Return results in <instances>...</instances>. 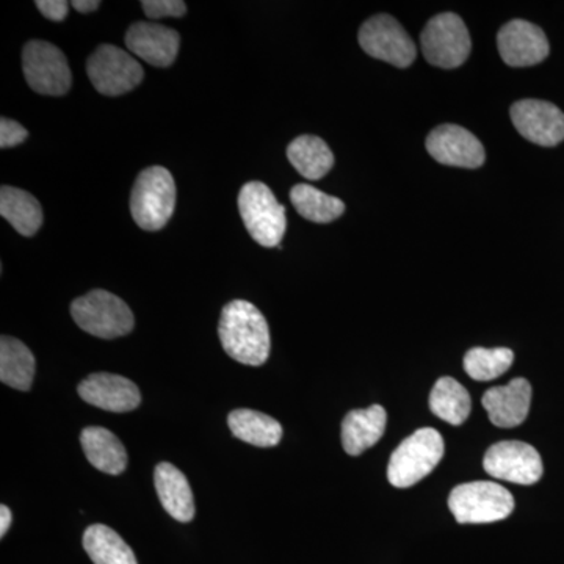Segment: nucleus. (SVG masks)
I'll return each mask as SVG.
<instances>
[{
  "instance_id": "nucleus-1",
  "label": "nucleus",
  "mask_w": 564,
  "mask_h": 564,
  "mask_svg": "<svg viewBox=\"0 0 564 564\" xmlns=\"http://www.w3.org/2000/svg\"><path fill=\"white\" fill-rule=\"evenodd\" d=\"M218 336L234 361L258 367L269 359L272 348L269 323L250 302L234 300L223 307Z\"/></svg>"
},
{
  "instance_id": "nucleus-2",
  "label": "nucleus",
  "mask_w": 564,
  "mask_h": 564,
  "mask_svg": "<svg viewBox=\"0 0 564 564\" xmlns=\"http://www.w3.org/2000/svg\"><path fill=\"white\" fill-rule=\"evenodd\" d=\"M176 207V184L163 166H150L137 177L131 193L133 220L144 231H161Z\"/></svg>"
},
{
  "instance_id": "nucleus-3",
  "label": "nucleus",
  "mask_w": 564,
  "mask_h": 564,
  "mask_svg": "<svg viewBox=\"0 0 564 564\" xmlns=\"http://www.w3.org/2000/svg\"><path fill=\"white\" fill-rule=\"evenodd\" d=\"M70 315L80 329L99 339H117L133 329L131 307L107 291H91L70 304Z\"/></svg>"
},
{
  "instance_id": "nucleus-4",
  "label": "nucleus",
  "mask_w": 564,
  "mask_h": 564,
  "mask_svg": "<svg viewBox=\"0 0 564 564\" xmlns=\"http://www.w3.org/2000/svg\"><path fill=\"white\" fill-rule=\"evenodd\" d=\"M448 508L459 524H491L513 513L514 499L508 489L494 481H473L456 486Z\"/></svg>"
},
{
  "instance_id": "nucleus-5",
  "label": "nucleus",
  "mask_w": 564,
  "mask_h": 564,
  "mask_svg": "<svg viewBox=\"0 0 564 564\" xmlns=\"http://www.w3.org/2000/svg\"><path fill=\"white\" fill-rule=\"evenodd\" d=\"M444 456V440L434 429H421L393 451L388 466L389 484L411 488L432 473Z\"/></svg>"
},
{
  "instance_id": "nucleus-6",
  "label": "nucleus",
  "mask_w": 564,
  "mask_h": 564,
  "mask_svg": "<svg viewBox=\"0 0 564 564\" xmlns=\"http://www.w3.org/2000/svg\"><path fill=\"white\" fill-rule=\"evenodd\" d=\"M239 210L245 228L261 247H280L288 220L285 207L278 203L273 192L263 182L245 184L239 193Z\"/></svg>"
},
{
  "instance_id": "nucleus-7",
  "label": "nucleus",
  "mask_w": 564,
  "mask_h": 564,
  "mask_svg": "<svg viewBox=\"0 0 564 564\" xmlns=\"http://www.w3.org/2000/svg\"><path fill=\"white\" fill-rule=\"evenodd\" d=\"M421 41L426 62L437 68H458L473 50L466 24L454 13L437 14L430 20L423 29Z\"/></svg>"
},
{
  "instance_id": "nucleus-8",
  "label": "nucleus",
  "mask_w": 564,
  "mask_h": 564,
  "mask_svg": "<svg viewBox=\"0 0 564 564\" xmlns=\"http://www.w3.org/2000/svg\"><path fill=\"white\" fill-rule=\"evenodd\" d=\"M22 70L33 91L44 96H63L73 85L65 54L47 41H29L22 51Z\"/></svg>"
},
{
  "instance_id": "nucleus-9",
  "label": "nucleus",
  "mask_w": 564,
  "mask_h": 564,
  "mask_svg": "<svg viewBox=\"0 0 564 564\" xmlns=\"http://www.w3.org/2000/svg\"><path fill=\"white\" fill-rule=\"evenodd\" d=\"M87 73L93 87L104 96L126 95L139 87L144 77L135 57L113 44H102L93 52Z\"/></svg>"
},
{
  "instance_id": "nucleus-10",
  "label": "nucleus",
  "mask_w": 564,
  "mask_h": 564,
  "mask_svg": "<svg viewBox=\"0 0 564 564\" xmlns=\"http://www.w3.org/2000/svg\"><path fill=\"white\" fill-rule=\"evenodd\" d=\"M358 39L370 57L391 63L397 68H408L417 55L414 41L389 14H378L364 22Z\"/></svg>"
},
{
  "instance_id": "nucleus-11",
  "label": "nucleus",
  "mask_w": 564,
  "mask_h": 564,
  "mask_svg": "<svg viewBox=\"0 0 564 564\" xmlns=\"http://www.w3.org/2000/svg\"><path fill=\"white\" fill-rule=\"evenodd\" d=\"M484 467L497 480L525 486L540 481L544 470L536 448L519 441L494 444L486 452Z\"/></svg>"
},
{
  "instance_id": "nucleus-12",
  "label": "nucleus",
  "mask_w": 564,
  "mask_h": 564,
  "mask_svg": "<svg viewBox=\"0 0 564 564\" xmlns=\"http://www.w3.org/2000/svg\"><path fill=\"white\" fill-rule=\"evenodd\" d=\"M514 128L540 147H556L564 140V113L554 104L524 99L510 110Z\"/></svg>"
},
{
  "instance_id": "nucleus-13",
  "label": "nucleus",
  "mask_w": 564,
  "mask_h": 564,
  "mask_svg": "<svg viewBox=\"0 0 564 564\" xmlns=\"http://www.w3.org/2000/svg\"><path fill=\"white\" fill-rule=\"evenodd\" d=\"M426 150L434 161L459 169H478L486 161L481 141L473 132L456 124L434 129L426 139Z\"/></svg>"
},
{
  "instance_id": "nucleus-14",
  "label": "nucleus",
  "mask_w": 564,
  "mask_h": 564,
  "mask_svg": "<svg viewBox=\"0 0 564 564\" xmlns=\"http://www.w3.org/2000/svg\"><path fill=\"white\" fill-rule=\"evenodd\" d=\"M497 46L507 65L513 68L534 66L547 58L551 46L538 25L524 20L505 24L497 35Z\"/></svg>"
},
{
  "instance_id": "nucleus-15",
  "label": "nucleus",
  "mask_w": 564,
  "mask_h": 564,
  "mask_svg": "<svg viewBox=\"0 0 564 564\" xmlns=\"http://www.w3.org/2000/svg\"><path fill=\"white\" fill-rule=\"evenodd\" d=\"M77 391L84 402L110 413H129L141 403L137 384L121 375L93 373L82 381Z\"/></svg>"
},
{
  "instance_id": "nucleus-16",
  "label": "nucleus",
  "mask_w": 564,
  "mask_h": 564,
  "mask_svg": "<svg viewBox=\"0 0 564 564\" xmlns=\"http://www.w3.org/2000/svg\"><path fill=\"white\" fill-rule=\"evenodd\" d=\"M126 46L132 55L158 68H169L176 61L181 36L174 29L154 22H135L126 33Z\"/></svg>"
},
{
  "instance_id": "nucleus-17",
  "label": "nucleus",
  "mask_w": 564,
  "mask_h": 564,
  "mask_svg": "<svg viewBox=\"0 0 564 564\" xmlns=\"http://www.w3.org/2000/svg\"><path fill=\"white\" fill-rule=\"evenodd\" d=\"M481 403L494 425L500 429H513L521 425L529 415L532 386L525 378H514L510 384L488 389Z\"/></svg>"
},
{
  "instance_id": "nucleus-18",
  "label": "nucleus",
  "mask_w": 564,
  "mask_h": 564,
  "mask_svg": "<svg viewBox=\"0 0 564 564\" xmlns=\"http://www.w3.org/2000/svg\"><path fill=\"white\" fill-rule=\"evenodd\" d=\"M155 491L166 513L180 522L195 518V500L187 477L170 463H161L154 473Z\"/></svg>"
},
{
  "instance_id": "nucleus-19",
  "label": "nucleus",
  "mask_w": 564,
  "mask_h": 564,
  "mask_svg": "<svg viewBox=\"0 0 564 564\" xmlns=\"http://www.w3.org/2000/svg\"><path fill=\"white\" fill-rule=\"evenodd\" d=\"M388 414L380 404L367 410H352L343 422V445L348 455L358 456L383 437Z\"/></svg>"
},
{
  "instance_id": "nucleus-20",
  "label": "nucleus",
  "mask_w": 564,
  "mask_h": 564,
  "mask_svg": "<svg viewBox=\"0 0 564 564\" xmlns=\"http://www.w3.org/2000/svg\"><path fill=\"white\" fill-rule=\"evenodd\" d=\"M80 444L91 466L104 474L120 475L128 467L124 445L109 430L88 426L80 434Z\"/></svg>"
},
{
  "instance_id": "nucleus-21",
  "label": "nucleus",
  "mask_w": 564,
  "mask_h": 564,
  "mask_svg": "<svg viewBox=\"0 0 564 564\" xmlns=\"http://www.w3.org/2000/svg\"><path fill=\"white\" fill-rule=\"evenodd\" d=\"M0 214L21 236L32 237L43 225V209L35 196L21 188H0Z\"/></svg>"
},
{
  "instance_id": "nucleus-22",
  "label": "nucleus",
  "mask_w": 564,
  "mask_h": 564,
  "mask_svg": "<svg viewBox=\"0 0 564 564\" xmlns=\"http://www.w3.org/2000/svg\"><path fill=\"white\" fill-rule=\"evenodd\" d=\"M35 377L32 351L14 337L0 339V381L18 391H31Z\"/></svg>"
},
{
  "instance_id": "nucleus-23",
  "label": "nucleus",
  "mask_w": 564,
  "mask_h": 564,
  "mask_svg": "<svg viewBox=\"0 0 564 564\" xmlns=\"http://www.w3.org/2000/svg\"><path fill=\"white\" fill-rule=\"evenodd\" d=\"M288 159L303 177L322 180L334 166V154L328 144L315 135H302L288 148Z\"/></svg>"
},
{
  "instance_id": "nucleus-24",
  "label": "nucleus",
  "mask_w": 564,
  "mask_h": 564,
  "mask_svg": "<svg viewBox=\"0 0 564 564\" xmlns=\"http://www.w3.org/2000/svg\"><path fill=\"white\" fill-rule=\"evenodd\" d=\"M234 436L254 447H274L280 444L282 426L276 419L254 410H236L228 415Z\"/></svg>"
},
{
  "instance_id": "nucleus-25",
  "label": "nucleus",
  "mask_w": 564,
  "mask_h": 564,
  "mask_svg": "<svg viewBox=\"0 0 564 564\" xmlns=\"http://www.w3.org/2000/svg\"><path fill=\"white\" fill-rule=\"evenodd\" d=\"M430 410L451 425H463L473 410L469 392L451 377H443L430 393Z\"/></svg>"
},
{
  "instance_id": "nucleus-26",
  "label": "nucleus",
  "mask_w": 564,
  "mask_h": 564,
  "mask_svg": "<svg viewBox=\"0 0 564 564\" xmlns=\"http://www.w3.org/2000/svg\"><path fill=\"white\" fill-rule=\"evenodd\" d=\"M84 547L95 564H139L132 549L107 525L88 527L84 533Z\"/></svg>"
},
{
  "instance_id": "nucleus-27",
  "label": "nucleus",
  "mask_w": 564,
  "mask_h": 564,
  "mask_svg": "<svg viewBox=\"0 0 564 564\" xmlns=\"http://www.w3.org/2000/svg\"><path fill=\"white\" fill-rule=\"evenodd\" d=\"M291 202L303 218L322 225L337 220L345 212L343 199L326 195L310 184L295 185L291 191Z\"/></svg>"
},
{
  "instance_id": "nucleus-28",
  "label": "nucleus",
  "mask_w": 564,
  "mask_h": 564,
  "mask_svg": "<svg viewBox=\"0 0 564 564\" xmlns=\"http://www.w3.org/2000/svg\"><path fill=\"white\" fill-rule=\"evenodd\" d=\"M510 348H473L464 356V370L475 381H491L513 366Z\"/></svg>"
},
{
  "instance_id": "nucleus-29",
  "label": "nucleus",
  "mask_w": 564,
  "mask_h": 564,
  "mask_svg": "<svg viewBox=\"0 0 564 564\" xmlns=\"http://www.w3.org/2000/svg\"><path fill=\"white\" fill-rule=\"evenodd\" d=\"M141 7L151 20H161L165 17L182 18L187 13V6L181 0H144Z\"/></svg>"
},
{
  "instance_id": "nucleus-30",
  "label": "nucleus",
  "mask_w": 564,
  "mask_h": 564,
  "mask_svg": "<svg viewBox=\"0 0 564 564\" xmlns=\"http://www.w3.org/2000/svg\"><path fill=\"white\" fill-rule=\"evenodd\" d=\"M28 137V129L21 126L20 122L9 120V118H2V121H0V148L2 150L24 143Z\"/></svg>"
},
{
  "instance_id": "nucleus-31",
  "label": "nucleus",
  "mask_w": 564,
  "mask_h": 564,
  "mask_svg": "<svg viewBox=\"0 0 564 564\" xmlns=\"http://www.w3.org/2000/svg\"><path fill=\"white\" fill-rule=\"evenodd\" d=\"M35 6L47 20L61 22L68 17L69 3L65 0H36Z\"/></svg>"
},
{
  "instance_id": "nucleus-32",
  "label": "nucleus",
  "mask_w": 564,
  "mask_h": 564,
  "mask_svg": "<svg viewBox=\"0 0 564 564\" xmlns=\"http://www.w3.org/2000/svg\"><path fill=\"white\" fill-rule=\"evenodd\" d=\"M101 2L99 0H73L70 7L79 11V13H91V11L98 10Z\"/></svg>"
},
{
  "instance_id": "nucleus-33",
  "label": "nucleus",
  "mask_w": 564,
  "mask_h": 564,
  "mask_svg": "<svg viewBox=\"0 0 564 564\" xmlns=\"http://www.w3.org/2000/svg\"><path fill=\"white\" fill-rule=\"evenodd\" d=\"M11 525V511L9 507L2 505L0 507V536H6V533L9 532Z\"/></svg>"
}]
</instances>
